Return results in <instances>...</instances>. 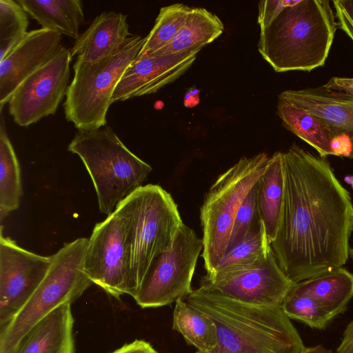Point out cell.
<instances>
[{
  "mask_svg": "<svg viewBox=\"0 0 353 353\" xmlns=\"http://www.w3.org/2000/svg\"><path fill=\"white\" fill-rule=\"evenodd\" d=\"M283 205L270 248L295 284L345 263L353 204L326 158L293 144L283 152Z\"/></svg>",
  "mask_w": 353,
  "mask_h": 353,
  "instance_id": "obj_1",
  "label": "cell"
},
{
  "mask_svg": "<svg viewBox=\"0 0 353 353\" xmlns=\"http://www.w3.org/2000/svg\"><path fill=\"white\" fill-rule=\"evenodd\" d=\"M184 300L216 326L217 344L208 353H302L306 348L281 306L245 303L202 284Z\"/></svg>",
  "mask_w": 353,
  "mask_h": 353,
  "instance_id": "obj_2",
  "label": "cell"
},
{
  "mask_svg": "<svg viewBox=\"0 0 353 353\" xmlns=\"http://www.w3.org/2000/svg\"><path fill=\"white\" fill-rule=\"evenodd\" d=\"M337 26L331 1L285 0L260 28L258 50L276 72H310L325 64Z\"/></svg>",
  "mask_w": 353,
  "mask_h": 353,
  "instance_id": "obj_3",
  "label": "cell"
},
{
  "mask_svg": "<svg viewBox=\"0 0 353 353\" xmlns=\"http://www.w3.org/2000/svg\"><path fill=\"white\" fill-rule=\"evenodd\" d=\"M68 150L83 161L93 183L99 211L107 216L142 186L152 169L123 144L110 126L79 130Z\"/></svg>",
  "mask_w": 353,
  "mask_h": 353,
  "instance_id": "obj_4",
  "label": "cell"
},
{
  "mask_svg": "<svg viewBox=\"0 0 353 353\" xmlns=\"http://www.w3.org/2000/svg\"><path fill=\"white\" fill-rule=\"evenodd\" d=\"M88 243V238H78L52 255L45 278L12 319L0 328V353H12L37 322L57 307L76 301L91 285L84 270Z\"/></svg>",
  "mask_w": 353,
  "mask_h": 353,
  "instance_id": "obj_5",
  "label": "cell"
},
{
  "mask_svg": "<svg viewBox=\"0 0 353 353\" xmlns=\"http://www.w3.org/2000/svg\"><path fill=\"white\" fill-rule=\"evenodd\" d=\"M123 201L130 216V295L134 297L153 261L172 246L183 223L170 194L158 185H142Z\"/></svg>",
  "mask_w": 353,
  "mask_h": 353,
  "instance_id": "obj_6",
  "label": "cell"
},
{
  "mask_svg": "<svg viewBox=\"0 0 353 353\" xmlns=\"http://www.w3.org/2000/svg\"><path fill=\"white\" fill-rule=\"evenodd\" d=\"M270 158L265 152L242 157L219 176L206 194L200 215L206 276L214 273L225 254L235 216Z\"/></svg>",
  "mask_w": 353,
  "mask_h": 353,
  "instance_id": "obj_7",
  "label": "cell"
},
{
  "mask_svg": "<svg viewBox=\"0 0 353 353\" xmlns=\"http://www.w3.org/2000/svg\"><path fill=\"white\" fill-rule=\"evenodd\" d=\"M145 41V37L132 35L117 51L98 62L77 59L63 103L65 119L76 128L92 130L105 125L116 87Z\"/></svg>",
  "mask_w": 353,
  "mask_h": 353,
  "instance_id": "obj_8",
  "label": "cell"
},
{
  "mask_svg": "<svg viewBox=\"0 0 353 353\" xmlns=\"http://www.w3.org/2000/svg\"><path fill=\"white\" fill-rule=\"evenodd\" d=\"M130 216L123 200L94 227L88 239L84 270L92 283L119 299L130 294Z\"/></svg>",
  "mask_w": 353,
  "mask_h": 353,
  "instance_id": "obj_9",
  "label": "cell"
},
{
  "mask_svg": "<svg viewBox=\"0 0 353 353\" xmlns=\"http://www.w3.org/2000/svg\"><path fill=\"white\" fill-rule=\"evenodd\" d=\"M203 243L184 223L172 246L152 262L133 297L143 308L170 305L185 299L192 292L191 282Z\"/></svg>",
  "mask_w": 353,
  "mask_h": 353,
  "instance_id": "obj_10",
  "label": "cell"
},
{
  "mask_svg": "<svg viewBox=\"0 0 353 353\" xmlns=\"http://www.w3.org/2000/svg\"><path fill=\"white\" fill-rule=\"evenodd\" d=\"M72 59L70 50L61 45L17 87L8 101L17 124L28 126L56 112L68 90Z\"/></svg>",
  "mask_w": 353,
  "mask_h": 353,
  "instance_id": "obj_11",
  "label": "cell"
},
{
  "mask_svg": "<svg viewBox=\"0 0 353 353\" xmlns=\"http://www.w3.org/2000/svg\"><path fill=\"white\" fill-rule=\"evenodd\" d=\"M0 232V327L6 325L45 278L52 256L20 247Z\"/></svg>",
  "mask_w": 353,
  "mask_h": 353,
  "instance_id": "obj_12",
  "label": "cell"
},
{
  "mask_svg": "<svg viewBox=\"0 0 353 353\" xmlns=\"http://www.w3.org/2000/svg\"><path fill=\"white\" fill-rule=\"evenodd\" d=\"M201 284L245 303L281 306L294 283L281 269L271 250L267 258L253 268L214 281L203 278Z\"/></svg>",
  "mask_w": 353,
  "mask_h": 353,
  "instance_id": "obj_13",
  "label": "cell"
},
{
  "mask_svg": "<svg viewBox=\"0 0 353 353\" xmlns=\"http://www.w3.org/2000/svg\"><path fill=\"white\" fill-rule=\"evenodd\" d=\"M61 40V34L50 29L31 30L0 60L1 111L17 87L54 54Z\"/></svg>",
  "mask_w": 353,
  "mask_h": 353,
  "instance_id": "obj_14",
  "label": "cell"
},
{
  "mask_svg": "<svg viewBox=\"0 0 353 353\" xmlns=\"http://www.w3.org/2000/svg\"><path fill=\"white\" fill-rule=\"evenodd\" d=\"M199 52L136 58L117 85L112 103L157 92L183 74Z\"/></svg>",
  "mask_w": 353,
  "mask_h": 353,
  "instance_id": "obj_15",
  "label": "cell"
},
{
  "mask_svg": "<svg viewBox=\"0 0 353 353\" xmlns=\"http://www.w3.org/2000/svg\"><path fill=\"white\" fill-rule=\"evenodd\" d=\"M278 99L294 104L321 119L330 130L332 138L347 139L352 147L353 97L329 90L322 85L282 92Z\"/></svg>",
  "mask_w": 353,
  "mask_h": 353,
  "instance_id": "obj_16",
  "label": "cell"
},
{
  "mask_svg": "<svg viewBox=\"0 0 353 353\" xmlns=\"http://www.w3.org/2000/svg\"><path fill=\"white\" fill-rule=\"evenodd\" d=\"M127 16L110 11L97 16L71 48V55L96 63L114 53L128 39Z\"/></svg>",
  "mask_w": 353,
  "mask_h": 353,
  "instance_id": "obj_17",
  "label": "cell"
},
{
  "mask_svg": "<svg viewBox=\"0 0 353 353\" xmlns=\"http://www.w3.org/2000/svg\"><path fill=\"white\" fill-rule=\"evenodd\" d=\"M71 303H64L37 322L12 353H74Z\"/></svg>",
  "mask_w": 353,
  "mask_h": 353,
  "instance_id": "obj_18",
  "label": "cell"
},
{
  "mask_svg": "<svg viewBox=\"0 0 353 353\" xmlns=\"http://www.w3.org/2000/svg\"><path fill=\"white\" fill-rule=\"evenodd\" d=\"M256 187L261 219L271 243L274 240L279 229L283 205V152H276L270 157L266 170L256 182Z\"/></svg>",
  "mask_w": 353,
  "mask_h": 353,
  "instance_id": "obj_19",
  "label": "cell"
},
{
  "mask_svg": "<svg viewBox=\"0 0 353 353\" xmlns=\"http://www.w3.org/2000/svg\"><path fill=\"white\" fill-rule=\"evenodd\" d=\"M290 292L319 300L336 316L346 310L353 297V274L338 268L296 283Z\"/></svg>",
  "mask_w": 353,
  "mask_h": 353,
  "instance_id": "obj_20",
  "label": "cell"
},
{
  "mask_svg": "<svg viewBox=\"0 0 353 353\" xmlns=\"http://www.w3.org/2000/svg\"><path fill=\"white\" fill-rule=\"evenodd\" d=\"M43 28L77 39L83 22V3L80 0L17 1Z\"/></svg>",
  "mask_w": 353,
  "mask_h": 353,
  "instance_id": "obj_21",
  "label": "cell"
},
{
  "mask_svg": "<svg viewBox=\"0 0 353 353\" xmlns=\"http://www.w3.org/2000/svg\"><path fill=\"white\" fill-rule=\"evenodd\" d=\"M223 30V23L216 14L203 8H192L174 39L151 57L200 51L218 38Z\"/></svg>",
  "mask_w": 353,
  "mask_h": 353,
  "instance_id": "obj_22",
  "label": "cell"
},
{
  "mask_svg": "<svg viewBox=\"0 0 353 353\" xmlns=\"http://www.w3.org/2000/svg\"><path fill=\"white\" fill-rule=\"evenodd\" d=\"M270 250L261 221L241 242L227 251L214 273L203 279L214 281L253 268L264 261Z\"/></svg>",
  "mask_w": 353,
  "mask_h": 353,
  "instance_id": "obj_23",
  "label": "cell"
},
{
  "mask_svg": "<svg viewBox=\"0 0 353 353\" xmlns=\"http://www.w3.org/2000/svg\"><path fill=\"white\" fill-rule=\"evenodd\" d=\"M276 112L283 125L313 147L320 157L332 155V135L321 119L303 108L279 99Z\"/></svg>",
  "mask_w": 353,
  "mask_h": 353,
  "instance_id": "obj_24",
  "label": "cell"
},
{
  "mask_svg": "<svg viewBox=\"0 0 353 353\" xmlns=\"http://www.w3.org/2000/svg\"><path fill=\"white\" fill-rule=\"evenodd\" d=\"M172 329L181 333L199 352H210L216 346L217 332L213 321L184 299L175 302Z\"/></svg>",
  "mask_w": 353,
  "mask_h": 353,
  "instance_id": "obj_25",
  "label": "cell"
},
{
  "mask_svg": "<svg viewBox=\"0 0 353 353\" xmlns=\"http://www.w3.org/2000/svg\"><path fill=\"white\" fill-rule=\"evenodd\" d=\"M21 168L3 119L0 124V220L19 207L22 196Z\"/></svg>",
  "mask_w": 353,
  "mask_h": 353,
  "instance_id": "obj_26",
  "label": "cell"
},
{
  "mask_svg": "<svg viewBox=\"0 0 353 353\" xmlns=\"http://www.w3.org/2000/svg\"><path fill=\"white\" fill-rule=\"evenodd\" d=\"M191 9L179 3L161 8L137 58L151 57L167 46L185 22Z\"/></svg>",
  "mask_w": 353,
  "mask_h": 353,
  "instance_id": "obj_27",
  "label": "cell"
},
{
  "mask_svg": "<svg viewBox=\"0 0 353 353\" xmlns=\"http://www.w3.org/2000/svg\"><path fill=\"white\" fill-rule=\"evenodd\" d=\"M281 307L290 318L300 321L312 328L325 329L335 317L321 301L308 296L289 291Z\"/></svg>",
  "mask_w": 353,
  "mask_h": 353,
  "instance_id": "obj_28",
  "label": "cell"
},
{
  "mask_svg": "<svg viewBox=\"0 0 353 353\" xmlns=\"http://www.w3.org/2000/svg\"><path fill=\"white\" fill-rule=\"evenodd\" d=\"M13 0H0V60L27 34L28 17Z\"/></svg>",
  "mask_w": 353,
  "mask_h": 353,
  "instance_id": "obj_29",
  "label": "cell"
},
{
  "mask_svg": "<svg viewBox=\"0 0 353 353\" xmlns=\"http://www.w3.org/2000/svg\"><path fill=\"white\" fill-rule=\"evenodd\" d=\"M261 222L256 183L243 201L235 216L227 251L241 242L248 234Z\"/></svg>",
  "mask_w": 353,
  "mask_h": 353,
  "instance_id": "obj_30",
  "label": "cell"
},
{
  "mask_svg": "<svg viewBox=\"0 0 353 353\" xmlns=\"http://www.w3.org/2000/svg\"><path fill=\"white\" fill-rule=\"evenodd\" d=\"M338 26L353 42V0L332 1Z\"/></svg>",
  "mask_w": 353,
  "mask_h": 353,
  "instance_id": "obj_31",
  "label": "cell"
},
{
  "mask_svg": "<svg viewBox=\"0 0 353 353\" xmlns=\"http://www.w3.org/2000/svg\"><path fill=\"white\" fill-rule=\"evenodd\" d=\"M322 86L327 90L353 97V78L334 77Z\"/></svg>",
  "mask_w": 353,
  "mask_h": 353,
  "instance_id": "obj_32",
  "label": "cell"
},
{
  "mask_svg": "<svg viewBox=\"0 0 353 353\" xmlns=\"http://www.w3.org/2000/svg\"><path fill=\"white\" fill-rule=\"evenodd\" d=\"M112 353H158L153 347L143 340H135L126 343Z\"/></svg>",
  "mask_w": 353,
  "mask_h": 353,
  "instance_id": "obj_33",
  "label": "cell"
},
{
  "mask_svg": "<svg viewBox=\"0 0 353 353\" xmlns=\"http://www.w3.org/2000/svg\"><path fill=\"white\" fill-rule=\"evenodd\" d=\"M336 353H353V320L346 327Z\"/></svg>",
  "mask_w": 353,
  "mask_h": 353,
  "instance_id": "obj_34",
  "label": "cell"
},
{
  "mask_svg": "<svg viewBox=\"0 0 353 353\" xmlns=\"http://www.w3.org/2000/svg\"><path fill=\"white\" fill-rule=\"evenodd\" d=\"M302 353H334L331 350L327 349L321 345L306 347Z\"/></svg>",
  "mask_w": 353,
  "mask_h": 353,
  "instance_id": "obj_35",
  "label": "cell"
},
{
  "mask_svg": "<svg viewBox=\"0 0 353 353\" xmlns=\"http://www.w3.org/2000/svg\"><path fill=\"white\" fill-rule=\"evenodd\" d=\"M345 181L347 183L350 184L353 188V176H347L345 178Z\"/></svg>",
  "mask_w": 353,
  "mask_h": 353,
  "instance_id": "obj_36",
  "label": "cell"
},
{
  "mask_svg": "<svg viewBox=\"0 0 353 353\" xmlns=\"http://www.w3.org/2000/svg\"><path fill=\"white\" fill-rule=\"evenodd\" d=\"M350 255L352 257V259H353V248L350 250Z\"/></svg>",
  "mask_w": 353,
  "mask_h": 353,
  "instance_id": "obj_37",
  "label": "cell"
}]
</instances>
